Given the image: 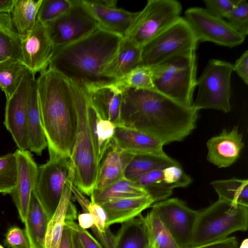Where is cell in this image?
<instances>
[{
  "instance_id": "cell-33",
  "label": "cell",
  "mask_w": 248,
  "mask_h": 248,
  "mask_svg": "<svg viewBox=\"0 0 248 248\" xmlns=\"http://www.w3.org/2000/svg\"><path fill=\"white\" fill-rule=\"evenodd\" d=\"M28 71L18 60L9 59L0 62V90L5 93L6 99L15 93Z\"/></svg>"
},
{
  "instance_id": "cell-50",
  "label": "cell",
  "mask_w": 248,
  "mask_h": 248,
  "mask_svg": "<svg viewBox=\"0 0 248 248\" xmlns=\"http://www.w3.org/2000/svg\"><path fill=\"white\" fill-rule=\"evenodd\" d=\"M72 230V240L73 244V248H83L81 243L78 238L76 232Z\"/></svg>"
},
{
  "instance_id": "cell-13",
  "label": "cell",
  "mask_w": 248,
  "mask_h": 248,
  "mask_svg": "<svg viewBox=\"0 0 248 248\" xmlns=\"http://www.w3.org/2000/svg\"><path fill=\"white\" fill-rule=\"evenodd\" d=\"M180 248H189L199 211L189 208L182 200L167 199L151 206Z\"/></svg>"
},
{
  "instance_id": "cell-9",
  "label": "cell",
  "mask_w": 248,
  "mask_h": 248,
  "mask_svg": "<svg viewBox=\"0 0 248 248\" xmlns=\"http://www.w3.org/2000/svg\"><path fill=\"white\" fill-rule=\"evenodd\" d=\"M48 152V160L38 167L32 192L50 219L60 202L71 160L52 150Z\"/></svg>"
},
{
  "instance_id": "cell-43",
  "label": "cell",
  "mask_w": 248,
  "mask_h": 248,
  "mask_svg": "<svg viewBox=\"0 0 248 248\" xmlns=\"http://www.w3.org/2000/svg\"><path fill=\"white\" fill-rule=\"evenodd\" d=\"M239 0H204L206 9L220 18H226Z\"/></svg>"
},
{
  "instance_id": "cell-37",
  "label": "cell",
  "mask_w": 248,
  "mask_h": 248,
  "mask_svg": "<svg viewBox=\"0 0 248 248\" xmlns=\"http://www.w3.org/2000/svg\"><path fill=\"white\" fill-rule=\"evenodd\" d=\"M143 217L151 244L155 248H180L154 209Z\"/></svg>"
},
{
  "instance_id": "cell-6",
  "label": "cell",
  "mask_w": 248,
  "mask_h": 248,
  "mask_svg": "<svg viewBox=\"0 0 248 248\" xmlns=\"http://www.w3.org/2000/svg\"><path fill=\"white\" fill-rule=\"evenodd\" d=\"M196 51L172 57L151 66L155 90L183 105H193L196 87Z\"/></svg>"
},
{
  "instance_id": "cell-39",
  "label": "cell",
  "mask_w": 248,
  "mask_h": 248,
  "mask_svg": "<svg viewBox=\"0 0 248 248\" xmlns=\"http://www.w3.org/2000/svg\"><path fill=\"white\" fill-rule=\"evenodd\" d=\"M72 0H42L37 20L43 24L53 21L66 12Z\"/></svg>"
},
{
  "instance_id": "cell-4",
  "label": "cell",
  "mask_w": 248,
  "mask_h": 248,
  "mask_svg": "<svg viewBox=\"0 0 248 248\" xmlns=\"http://www.w3.org/2000/svg\"><path fill=\"white\" fill-rule=\"evenodd\" d=\"M88 102L87 91L78 83L75 97L77 128L70 159L74 169V185L81 192L90 196L95 186L99 163L89 123Z\"/></svg>"
},
{
  "instance_id": "cell-53",
  "label": "cell",
  "mask_w": 248,
  "mask_h": 248,
  "mask_svg": "<svg viewBox=\"0 0 248 248\" xmlns=\"http://www.w3.org/2000/svg\"><path fill=\"white\" fill-rule=\"evenodd\" d=\"M0 248H4V247L0 244Z\"/></svg>"
},
{
  "instance_id": "cell-12",
  "label": "cell",
  "mask_w": 248,
  "mask_h": 248,
  "mask_svg": "<svg viewBox=\"0 0 248 248\" xmlns=\"http://www.w3.org/2000/svg\"><path fill=\"white\" fill-rule=\"evenodd\" d=\"M198 42H211L233 47L242 44L246 37L234 30L222 18L212 15L205 8L192 7L184 17Z\"/></svg>"
},
{
  "instance_id": "cell-2",
  "label": "cell",
  "mask_w": 248,
  "mask_h": 248,
  "mask_svg": "<svg viewBox=\"0 0 248 248\" xmlns=\"http://www.w3.org/2000/svg\"><path fill=\"white\" fill-rule=\"evenodd\" d=\"M36 83L48 149L70 157L77 128L78 83L50 67L40 74Z\"/></svg>"
},
{
  "instance_id": "cell-15",
  "label": "cell",
  "mask_w": 248,
  "mask_h": 248,
  "mask_svg": "<svg viewBox=\"0 0 248 248\" xmlns=\"http://www.w3.org/2000/svg\"><path fill=\"white\" fill-rule=\"evenodd\" d=\"M22 62L34 75L48 68L55 47L45 26L37 20L34 28L21 37Z\"/></svg>"
},
{
  "instance_id": "cell-38",
  "label": "cell",
  "mask_w": 248,
  "mask_h": 248,
  "mask_svg": "<svg viewBox=\"0 0 248 248\" xmlns=\"http://www.w3.org/2000/svg\"><path fill=\"white\" fill-rule=\"evenodd\" d=\"M17 162L15 153L0 156V193L10 194L16 186Z\"/></svg>"
},
{
  "instance_id": "cell-40",
  "label": "cell",
  "mask_w": 248,
  "mask_h": 248,
  "mask_svg": "<svg viewBox=\"0 0 248 248\" xmlns=\"http://www.w3.org/2000/svg\"><path fill=\"white\" fill-rule=\"evenodd\" d=\"M229 24L238 32L246 37L248 34V3L239 0L226 17Z\"/></svg>"
},
{
  "instance_id": "cell-44",
  "label": "cell",
  "mask_w": 248,
  "mask_h": 248,
  "mask_svg": "<svg viewBox=\"0 0 248 248\" xmlns=\"http://www.w3.org/2000/svg\"><path fill=\"white\" fill-rule=\"evenodd\" d=\"M65 225L76 232L83 248H104L89 232L81 228L74 220L66 219Z\"/></svg>"
},
{
  "instance_id": "cell-24",
  "label": "cell",
  "mask_w": 248,
  "mask_h": 248,
  "mask_svg": "<svg viewBox=\"0 0 248 248\" xmlns=\"http://www.w3.org/2000/svg\"><path fill=\"white\" fill-rule=\"evenodd\" d=\"M92 105L101 117L113 123L120 124L122 91L107 83L87 91Z\"/></svg>"
},
{
  "instance_id": "cell-16",
  "label": "cell",
  "mask_w": 248,
  "mask_h": 248,
  "mask_svg": "<svg viewBox=\"0 0 248 248\" xmlns=\"http://www.w3.org/2000/svg\"><path fill=\"white\" fill-rule=\"evenodd\" d=\"M17 162L16 186L10 194L17 208L19 217L24 222L35 184L38 166L28 150L15 152Z\"/></svg>"
},
{
  "instance_id": "cell-25",
  "label": "cell",
  "mask_w": 248,
  "mask_h": 248,
  "mask_svg": "<svg viewBox=\"0 0 248 248\" xmlns=\"http://www.w3.org/2000/svg\"><path fill=\"white\" fill-rule=\"evenodd\" d=\"M27 130L29 149L41 155L47 143L42 123L35 78L33 79L28 101Z\"/></svg>"
},
{
  "instance_id": "cell-41",
  "label": "cell",
  "mask_w": 248,
  "mask_h": 248,
  "mask_svg": "<svg viewBox=\"0 0 248 248\" xmlns=\"http://www.w3.org/2000/svg\"><path fill=\"white\" fill-rule=\"evenodd\" d=\"M163 180L171 189L178 187H185L189 185L192 178L183 170L180 164L172 165L162 169Z\"/></svg>"
},
{
  "instance_id": "cell-19",
  "label": "cell",
  "mask_w": 248,
  "mask_h": 248,
  "mask_svg": "<svg viewBox=\"0 0 248 248\" xmlns=\"http://www.w3.org/2000/svg\"><path fill=\"white\" fill-rule=\"evenodd\" d=\"M74 166L72 162L60 202L48 223L44 248H59L65 220H75L77 218V210L71 201V187L74 184Z\"/></svg>"
},
{
  "instance_id": "cell-31",
  "label": "cell",
  "mask_w": 248,
  "mask_h": 248,
  "mask_svg": "<svg viewBox=\"0 0 248 248\" xmlns=\"http://www.w3.org/2000/svg\"><path fill=\"white\" fill-rule=\"evenodd\" d=\"M13 59L22 62L21 37L9 14H0V62Z\"/></svg>"
},
{
  "instance_id": "cell-30",
  "label": "cell",
  "mask_w": 248,
  "mask_h": 248,
  "mask_svg": "<svg viewBox=\"0 0 248 248\" xmlns=\"http://www.w3.org/2000/svg\"><path fill=\"white\" fill-rule=\"evenodd\" d=\"M148 195L143 189L125 178L102 189H94L91 195V202L100 204L121 199Z\"/></svg>"
},
{
  "instance_id": "cell-48",
  "label": "cell",
  "mask_w": 248,
  "mask_h": 248,
  "mask_svg": "<svg viewBox=\"0 0 248 248\" xmlns=\"http://www.w3.org/2000/svg\"><path fill=\"white\" fill-rule=\"evenodd\" d=\"M72 229L64 224L59 248H73Z\"/></svg>"
},
{
  "instance_id": "cell-46",
  "label": "cell",
  "mask_w": 248,
  "mask_h": 248,
  "mask_svg": "<svg viewBox=\"0 0 248 248\" xmlns=\"http://www.w3.org/2000/svg\"><path fill=\"white\" fill-rule=\"evenodd\" d=\"M189 248H239L237 239L235 237H228L212 243Z\"/></svg>"
},
{
  "instance_id": "cell-28",
  "label": "cell",
  "mask_w": 248,
  "mask_h": 248,
  "mask_svg": "<svg viewBox=\"0 0 248 248\" xmlns=\"http://www.w3.org/2000/svg\"><path fill=\"white\" fill-rule=\"evenodd\" d=\"M87 112L97 159L99 164L112 139L116 126L110 121L101 117L91 104L89 98Z\"/></svg>"
},
{
  "instance_id": "cell-5",
  "label": "cell",
  "mask_w": 248,
  "mask_h": 248,
  "mask_svg": "<svg viewBox=\"0 0 248 248\" xmlns=\"http://www.w3.org/2000/svg\"><path fill=\"white\" fill-rule=\"evenodd\" d=\"M248 227V207L218 199L199 211L190 248L224 239Z\"/></svg>"
},
{
  "instance_id": "cell-22",
  "label": "cell",
  "mask_w": 248,
  "mask_h": 248,
  "mask_svg": "<svg viewBox=\"0 0 248 248\" xmlns=\"http://www.w3.org/2000/svg\"><path fill=\"white\" fill-rule=\"evenodd\" d=\"M141 65V47L123 38L115 55L104 70L103 77L110 82Z\"/></svg>"
},
{
  "instance_id": "cell-51",
  "label": "cell",
  "mask_w": 248,
  "mask_h": 248,
  "mask_svg": "<svg viewBox=\"0 0 248 248\" xmlns=\"http://www.w3.org/2000/svg\"><path fill=\"white\" fill-rule=\"evenodd\" d=\"M239 248H248V240L247 239L245 240L241 245L240 246Z\"/></svg>"
},
{
  "instance_id": "cell-18",
  "label": "cell",
  "mask_w": 248,
  "mask_h": 248,
  "mask_svg": "<svg viewBox=\"0 0 248 248\" xmlns=\"http://www.w3.org/2000/svg\"><path fill=\"white\" fill-rule=\"evenodd\" d=\"M96 20L99 28L124 38L137 17L139 12H131L117 7L98 3L96 0H82Z\"/></svg>"
},
{
  "instance_id": "cell-3",
  "label": "cell",
  "mask_w": 248,
  "mask_h": 248,
  "mask_svg": "<svg viewBox=\"0 0 248 248\" xmlns=\"http://www.w3.org/2000/svg\"><path fill=\"white\" fill-rule=\"evenodd\" d=\"M123 38L98 28L69 45L55 48L49 67L86 91L109 82L103 77Z\"/></svg>"
},
{
  "instance_id": "cell-21",
  "label": "cell",
  "mask_w": 248,
  "mask_h": 248,
  "mask_svg": "<svg viewBox=\"0 0 248 248\" xmlns=\"http://www.w3.org/2000/svg\"><path fill=\"white\" fill-rule=\"evenodd\" d=\"M121 149L134 155H164V145L161 141L139 130L119 125L112 138Z\"/></svg>"
},
{
  "instance_id": "cell-11",
  "label": "cell",
  "mask_w": 248,
  "mask_h": 248,
  "mask_svg": "<svg viewBox=\"0 0 248 248\" xmlns=\"http://www.w3.org/2000/svg\"><path fill=\"white\" fill-rule=\"evenodd\" d=\"M44 25L55 48L79 40L99 28L82 0H72V5L66 12Z\"/></svg>"
},
{
  "instance_id": "cell-26",
  "label": "cell",
  "mask_w": 248,
  "mask_h": 248,
  "mask_svg": "<svg viewBox=\"0 0 248 248\" xmlns=\"http://www.w3.org/2000/svg\"><path fill=\"white\" fill-rule=\"evenodd\" d=\"M49 221V218L32 192L24 222L31 248H44Z\"/></svg>"
},
{
  "instance_id": "cell-49",
  "label": "cell",
  "mask_w": 248,
  "mask_h": 248,
  "mask_svg": "<svg viewBox=\"0 0 248 248\" xmlns=\"http://www.w3.org/2000/svg\"><path fill=\"white\" fill-rule=\"evenodd\" d=\"M16 0H0V14H11Z\"/></svg>"
},
{
  "instance_id": "cell-8",
  "label": "cell",
  "mask_w": 248,
  "mask_h": 248,
  "mask_svg": "<svg viewBox=\"0 0 248 248\" xmlns=\"http://www.w3.org/2000/svg\"><path fill=\"white\" fill-rule=\"evenodd\" d=\"M198 43L185 19L181 16L141 46L142 64L153 66L172 57L196 51Z\"/></svg>"
},
{
  "instance_id": "cell-35",
  "label": "cell",
  "mask_w": 248,
  "mask_h": 248,
  "mask_svg": "<svg viewBox=\"0 0 248 248\" xmlns=\"http://www.w3.org/2000/svg\"><path fill=\"white\" fill-rule=\"evenodd\" d=\"M107 84L121 91L128 88L155 90L151 67L145 65H140L123 77Z\"/></svg>"
},
{
  "instance_id": "cell-45",
  "label": "cell",
  "mask_w": 248,
  "mask_h": 248,
  "mask_svg": "<svg viewBox=\"0 0 248 248\" xmlns=\"http://www.w3.org/2000/svg\"><path fill=\"white\" fill-rule=\"evenodd\" d=\"M235 71L246 84H248V51L246 50L233 65Z\"/></svg>"
},
{
  "instance_id": "cell-47",
  "label": "cell",
  "mask_w": 248,
  "mask_h": 248,
  "mask_svg": "<svg viewBox=\"0 0 248 248\" xmlns=\"http://www.w3.org/2000/svg\"><path fill=\"white\" fill-rule=\"evenodd\" d=\"M78 225L82 229L87 230L94 227L95 222L92 215L88 212H83L78 217Z\"/></svg>"
},
{
  "instance_id": "cell-29",
  "label": "cell",
  "mask_w": 248,
  "mask_h": 248,
  "mask_svg": "<svg viewBox=\"0 0 248 248\" xmlns=\"http://www.w3.org/2000/svg\"><path fill=\"white\" fill-rule=\"evenodd\" d=\"M178 164H180L178 161L166 154L135 155L126 167L124 178L132 181L150 171Z\"/></svg>"
},
{
  "instance_id": "cell-17",
  "label": "cell",
  "mask_w": 248,
  "mask_h": 248,
  "mask_svg": "<svg viewBox=\"0 0 248 248\" xmlns=\"http://www.w3.org/2000/svg\"><path fill=\"white\" fill-rule=\"evenodd\" d=\"M244 147L243 135L238 126L229 131L224 129L207 141V160L219 168L228 167L239 158Z\"/></svg>"
},
{
  "instance_id": "cell-36",
  "label": "cell",
  "mask_w": 248,
  "mask_h": 248,
  "mask_svg": "<svg viewBox=\"0 0 248 248\" xmlns=\"http://www.w3.org/2000/svg\"><path fill=\"white\" fill-rule=\"evenodd\" d=\"M162 168L148 172L132 181L145 190L155 202L168 199L172 193L173 190L166 184L163 180Z\"/></svg>"
},
{
  "instance_id": "cell-23",
  "label": "cell",
  "mask_w": 248,
  "mask_h": 248,
  "mask_svg": "<svg viewBox=\"0 0 248 248\" xmlns=\"http://www.w3.org/2000/svg\"><path fill=\"white\" fill-rule=\"evenodd\" d=\"M155 203L149 195L108 201L100 205L107 215V226L123 223L141 214Z\"/></svg>"
},
{
  "instance_id": "cell-34",
  "label": "cell",
  "mask_w": 248,
  "mask_h": 248,
  "mask_svg": "<svg viewBox=\"0 0 248 248\" xmlns=\"http://www.w3.org/2000/svg\"><path fill=\"white\" fill-rule=\"evenodd\" d=\"M210 185L218 199L248 207V180L232 178L215 180Z\"/></svg>"
},
{
  "instance_id": "cell-52",
  "label": "cell",
  "mask_w": 248,
  "mask_h": 248,
  "mask_svg": "<svg viewBox=\"0 0 248 248\" xmlns=\"http://www.w3.org/2000/svg\"><path fill=\"white\" fill-rule=\"evenodd\" d=\"M149 248H154V247H153V246L151 244V245H150V246Z\"/></svg>"
},
{
  "instance_id": "cell-20",
  "label": "cell",
  "mask_w": 248,
  "mask_h": 248,
  "mask_svg": "<svg viewBox=\"0 0 248 248\" xmlns=\"http://www.w3.org/2000/svg\"><path fill=\"white\" fill-rule=\"evenodd\" d=\"M135 155L119 148L112 139L101 159L94 189H102L124 178L127 164Z\"/></svg>"
},
{
  "instance_id": "cell-42",
  "label": "cell",
  "mask_w": 248,
  "mask_h": 248,
  "mask_svg": "<svg viewBox=\"0 0 248 248\" xmlns=\"http://www.w3.org/2000/svg\"><path fill=\"white\" fill-rule=\"evenodd\" d=\"M3 243L8 248H31L25 229L16 225L8 229Z\"/></svg>"
},
{
  "instance_id": "cell-27",
  "label": "cell",
  "mask_w": 248,
  "mask_h": 248,
  "mask_svg": "<svg viewBox=\"0 0 248 248\" xmlns=\"http://www.w3.org/2000/svg\"><path fill=\"white\" fill-rule=\"evenodd\" d=\"M151 242L144 220L140 214L122 223L113 248H149Z\"/></svg>"
},
{
  "instance_id": "cell-1",
  "label": "cell",
  "mask_w": 248,
  "mask_h": 248,
  "mask_svg": "<svg viewBox=\"0 0 248 248\" xmlns=\"http://www.w3.org/2000/svg\"><path fill=\"white\" fill-rule=\"evenodd\" d=\"M199 111L155 90L125 89L122 91L119 125L144 132L165 145L189 135L196 127Z\"/></svg>"
},
{
  "instance_id": "cell-10",
  "label": "cell",
  "mask_w": 248,
  "mask_h": 248,
  "mask_svg": "<svg viewBox=\"0 0 248 248\" xmlns=\"http://www.w3.org/2000/svg\"><path fill=\"white\" fill-rule=\"evenodd\" d=\"M182 10L176 0H149L124 38L141 47L181 17Z\"/></svg>"
},
{
  "instance_id": "cell-14",
  "label": "cell",
  "mask_w": 248,
  "mask_h": 248,
  "mask_svg": "<svg viewBox=\"0 0 248 248\" xmlns=\"http://www.w3.org/2000/svg\"><path fill=\"white\" fill-rule=\"evenodd\" d=\"M35 75L28 71L19 87L6 99L3 124L11 134L18 149H29L27 107L30 90Z\"/></svg>"
},
{
  "instance_id": "cell-7",
  "label": "cell",
  "mask_w": 248,
  "mask_h": 248,
  "mask_svg": "<svg viewBox=\"0 0 248 248\" xmlns=\"http://www.w3.org/2000/svg\"><path fill=\"white\" fill-rule=\"evenodd\" d=\"M233 64L210 59L196 80L198 93L192 106L199 110L214 109L228 113L231 111V78Z\"/></svg>"
},
{
  "instance_id": "cell-32",
  "label": "cell",
  "mask_w": 248,
  "mask_h": 248,
  "mask_svg": "<svg viewBox=\"0 0 248 248\" xmlns=\"http://www.w3.org/2000/svg\"><path fill=\"white\" fill-rule=\"evenodd\" d=\"M42 0H16L11 13L12 24L20 37L34 27Z\"/></svg>"
}]
</instances>
